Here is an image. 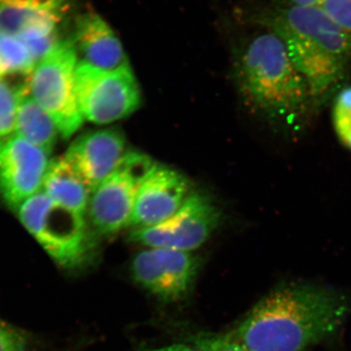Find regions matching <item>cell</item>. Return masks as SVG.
I'll list each match as a JSON object with an SVG mask.
<instances>
[{
	"instance_id": "2e32d148",
	"label": "cell",
	"mask_w": 351,
	"mask_h": 351,
	"mask_svg": "<svg viewBox=\"0 0 351 351\" xmlns=\"http://www.w3.org/2000/svg\"><path fill=\"white\" fill-rule=\"evenodd\" d=\"M15 131L16 135L49 152L59 134L50 115L29 95L21 98Z\"/></svg>"
},
{
	"instance_id": "44dd1931",
	"label": "cell",
	"mask_w": 351,
	"mask_h": 351,
	"mask_svg": "<svg viewBox=\"0 0 351 351\" xmlns=\"http://www.w3.org/2000/svg\"><path fill=\"white\" fill-rule=\"evenodd\" d=\"M320 6L337 24L351 34V0H324Z\"/></svg>"
},
{
	"instance_id": "e0dca14e",
	"label": "cell",
	"mask_w": 351,
	"mask_h": 351,
	"mask_svg": "<svg viewBox=\"0 0 351 351\" xmlns=\"http://www.w3.org/2000/svg\"><path fill=\"white\" fill-rule=\"evenodd\" d=\"M36 61L19 39L0 29V78L15 86L31 82Z\"/></svg>"
},
{
	"instance_id": "5b68a950",
	"label": "cell",
	"mask_w": 351,
	"mask_h": 351,
	"mask_svg": "<svg viewBox=\"0 0 351 351\" xmlns=\"http://www.w3.org/2000/svg\"><path fill=\"white\" fill-rule=\"evenodd\" d=\"M78 61L73 38L61 39L36 63L29 84L32 98L50 115L64 138L77 132L84 120L75 95Z\"/></svg>"
},
{
	"instance_id": "4fadbf2b",
	"label": "cell",
	"mask_w": 351,
	"mask_h": 351,
	"mask_svg": "<svg viewBox=\"0 0 351 351\" xmlns=\"http://www.w3.org/2000/svg\"><path fill=\"white\" fill-rule=\"evenodd\" d=\"M125 144V137L117 128L88 132L71 145L64 158L92 193L119 166L126 154Z\"/></svg>"
},
{
	"instance_id": "52a82bcc",
	"label": "cell",
	"mask_w": 351,
	"mask_h": 351,
	"mask_svg": "<svg viewBox=\"0 0 351 351\" xmlns=\"http://www.w3.org/2000/svg\"><path fill=\"white\" fill-rule=\"evenodd\" d=\"M154 165L147 154L127 152L112 174L93 189L87 213L97 232L114 234L130 226L141 182Z\"/></svg>"
},
{
	"instance_id": "603a6c76",
	"label": "cell",
	"mask_w": 351,
	"mask_h": 351,
	"mask_svg": "<svg viewBox=\"0 0 351 351\" xmlns=\"http://www.w3.org/2000/svg\"><path fill=\"white\" fill-rule=\"evenodd\" d=\"M142 351H201L198 348H191V346L184 345H173L168 346H163V348H147Z\"/></svg>"
},
{
	"instance_id": "7c38bea8",
	"label": "cell",
	"mask_w": 351,
	"mask_h": 351,
	"mask_svg": "<svg viewBox=\"0 0 351 351\" xmlns=\"http://www.w3.org/2000/svg\"><path fill=\"white\" fill-rule=\"evenodd\" d=\"M193 195L189 180L168 166L156 164L141 182L130 226L151 228L174 216Z\"/></svg>"
},
{
	"instance_id": "8fae6325",
	"label": "cell",
	"mask_w": 351,
	"mask_h": 351,
	"mask_svg": "<svg viewBox=\"0 0 351 351\" xmlns=\"http://www.w3.org/2000/svg\"><path fill=\"white\" fill-rule=\"evenodd\" d=\"M51 152L18 135L0 140V195L7 204H20L43 188Z\"/></svg>"
},
{
	"instance_id": "5bb4252c",
	"label": "cell",
	"mask_w": 351,
	"mask_h": 351,
	"mask_svg": "<svg viewBox=\"0 0 351 351\" xmlns=\"http://www.w3.org/2000/svg\"><path fill=\"white\" fill-rule=\"evenodd\" d=\"M73 40L83 63L104 71L131 68L121 41L98 13L87 11L78 16Z\"/></svg>"
},
{
	"instance_id": "9a60e30c",
	"label": "cell",
	"mask_w": 351,
	"mask_h": 351,
	"mask_svg": "<svg viewBox=\"0 0 351 351\" xmlns=\"http://www.w3.org/2000/svg\"><path fill=\"white\" fill-rule=\"evenodd\" d=\"M43 188L59 204L83 216L87 213L91 191L64 157L51 160Z\"/></svg>"
},
{
	"instance_id": "3957f363",
	"label": "cell",
	"mask_w": 351,
	"mask_h": 351,
	"mask_svg": "<svg viewBox=\"0 0 351 351\" xmlns=\"http://www.w3.org/2000/svg\"><path fill=\"white\" fill-rule=\"evenodd\" d=\"M237 77L247 106L289 133L301 130L315 108L308 84L282 40L267 29L242 46Z\"/></svg>"
},
{
	"instance_id": "cb8c5ba5",
	"label": "cell",
	"mask_w": 351,
	"mask_h": 351,
	"mask_svg": "<svg viewBox=\"0 0 351 351\" xmlns=\"http://www.w3.org/2000/svg\"><path fill=\"white\" fill-rule=\"evenodd\" d=\"M324 0H285L286 4L297 6H319Z\"/></svg>"
},
{
	"instance_id": "277c9868",
	"label": "cell",
	"mask_w": 351,
	"mask_h": 351,
	"mask_svg": "<svg viewBox=\"0 0 351 351\" xmlns=\"http://www.w3.org/2000/svg\"><path fill=\"white\" fill-rule=\"evenodd\" d=\"M21 223L53 260L73 269L86 262L91 239L83 215L39 191L16 209Z\"/></svg>"
},
{
	"instance_id": "d6986e66",
	"label": "cell",
	"mask_w": 351,
	"mask_h": 351,
	"mask_svg": "<svg viewBox=\"0 0 351 351\" xmlns=\"http://www.w3.org/2000/svg\"><path fill=\"white\" fill-rule=\"evenodd\" d=\"M332 124L341 144L351 151V86L341 89L335 99Z\"/></svg>"
},
{
	"instance_id": "7402d4cb",
	"label": "cell",
	"mask_w": 351,
	"mask_h": 351,
	"mask_svg": "<svg viewBox=\"0 0 351 351\" xmlns=\"http://www.w3.org/2000/svg\"><path fill=\"white\" fill-rule=\"evenodd\" d=\"M0 351H27L24 332L0 321Z\"/></svg>"
},
{
	"instance_id": "ffe728a7",
	"label": "cell",
	"mask_w": 351,
	"mask_h": 351,
	"mask_svg": "<svg viewBox=\"0 0 351 351\" xmlns=\"http://www.w3.org/2000/svg\"><path fill=\"white\" fill-rule=\"evenodd\" d=\"M201 351H251L235 341L230 336H202L195 341Z\"/></svg>"
},
{
	"instance_id": "ba28073f",
	"label": "cell",
	"mask_w": 351,
	"mask_h": 351,
	"mask_svg": "<svg viewBox=\"0 0 351 351\" xmlns=\"http://www.w3.org/2000/svg\"><path fill=\"white\" fill-rule=\"evenodd\" d=\"M66 0H0V29L24 44L38 63L61 39Z\"/></svg>"
},
{
	"instance_id": "9c48e42d",
	"label": "cell",
	"mask_w": 351,
	"mask_h": 351,
	"mask_svg": "<svg viewBox=\"0 0 351 351\" xmlns=\"http://www.w3.org/2000/svg\"><path fill=\"white\" fill-rule=\"evenodd\" d=\"M219 219L218 208L207 196L193 193L174 216L159 225L132 230L129 240L149 248L193 251L211 237Z\"/></svg>"
},
{
	"instance_id": "8992f818",
	"label": "cell",
	"mask_w": 351,
	"mask_h": 351,
	"mask_svg": "<svg viewBox=\"0 0 351 351\" xmlns=\"http://www.w3.org/2000/svg\"><path fill=\"white\" fill-rule=\"evenodd\" d=\"M75 95L83 119L110 124L133 114L141 106V90L132 68L104 71L78 61Z\"/></svg>"
},
{
	"instance_id": "7a4b0ae2",
	"label": "cell",
	"mask_w": 351,
	"mask_h": 351,
	"mask_svg": "<svg viewBox=\"0 0 351 351\" xmlns=\"http://www.w3.org/2000/svg\"><path fill=\"white\" fill-rule=\"evenodd\" d=\"M258 25L282 40L304 76L315 108L336 92L351 63V34L319 6L284 4L265 9Z\"/></svg>"
},
{
	"instance_id": "30bf717a",
	"label": "cell",
	"mask_w": 351,
	"mask_h": 351,
	"mask_svg": "<svg viewBox=\"0 0 351 351\" xmlns=\"http://www.w3.org/2000/svg\"><path fill=\"white\" fill-rule=\"evenodd\" d=\"M198 267L197 258L189 252L149 248L134 258L131 272L141 287L162 301L176 302L188 295Z\"/></svg>"
},
{
	"instance_id": "6da1fadb",
	"label": "cell",
	"mask_w": 351,
	"mask_h": 351,
	"mask_svg": "<svg viewBox=\"0 0 351 351\" xmlns=\"http://www.w3.org/2000/svg\"><path fill=\"white\" fill-rule=\"evenodd\" d=\"M350 306L332 289L287 286L258 302L230 337L251 351H304L334 334Z\"/></svg>"
},
{
	"instance_id": "ac0fdd59",
	"label": "cell",
	"mask_w": 351,
	"mask_h": 351,
	"mask_svg": "<svg viewBox=\"0 0 351 351\" xmlns=\"http://www.w3.org/2000/svg\"><path fill=\"white\" fill-rule=\"evenodd\" d=\"M21 96L11 83L0 78V140L15 130Z\"/></svg>"
}]
</instances>
